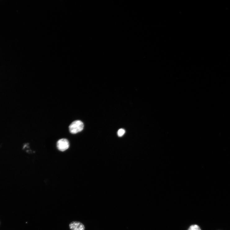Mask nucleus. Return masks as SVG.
<instances>
[{"instance_id":"39448f33","label":"nucleus","mask_w":230,"mask_h":230,"mask_svg":"<svg viewBox=\"0 0 230 230\" xmlns=\"http://www.w3.org/2000/svg\"><path fill=\"white\" fill-rule=\"evenodd\" d=\"M125 132V131L124 129H121L118 130L117 134L119 137H121L124 135Z\"/></svg>"},{"instance_id":"f257e3e1","label":"nucleus","mask_w":230,"mask_h":230,"mask_svg":"<svg viewBox=\"0 0 230 230\" xmlns=\"http://www.w3.org/2000/svg\"><path fill=\"white\" fill-rule=\"evenodd\" d=\"M70 132L75 134L81 132L83 129V123L80 120H76L72 122L69 126Z\"/></svg>"},{"instance_id":"20e7f679","label":"nucleus","mask_w":230,"mask_h":230,"mask_svg":"<svg viewBox=\"0 0 230 230\" xmlns=\"http://www.w3.org/2000/svg\"><path fill=\"white\" fill-rule=\"evenodd\" d=\"M188 230H201L200 227L196 225L191 226Z\"/></svg>"},{"instance_id":"f03ea898","label":"nucleus","mask_w":230,"mask_h":230,"mask_svg":"<svg viewBox=\"0 0 230 230\" xmlns=\"http://www.w3.org/2000/svg\"><path fill=\"white\" fill-rule=\"evenodd\" d=\"M57 147L58 149L60 151H64L69 148L70 147L69 142L66 139H61L57 142Z\"/></svg>"},{"instance_id":"7ed1b4c3","label":"nucleus","mask_w":230,"mask_h":230,"mask_svg":"<svg viewBox=\"0 0 230 230\" xmlns=\"http://www.w3.org/2000/svg\"><path fill=\"white\" fill-rule=\"evenodd\" d=\"M71 230H85L84 225L82 223L77 221H73L69 224Z\"/></svg>"}]
</instances>
